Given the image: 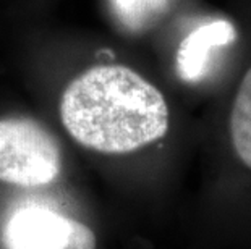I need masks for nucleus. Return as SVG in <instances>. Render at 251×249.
Here are the masks:
<instances>
[{"label": "nucleus", "instance_id": "1", "mask_svg": "<svg viewBox=\"0 0 251 249\" xmlns=\"http://www.w3.org/2000/svg\"><path fill=\"white\" fill-rule=\"evenodd\" d=\"M169 118L162 92L124 65L89 68L60 97L67 133L83 147L102 154H128L152 144L167 135Z\"/></svg>", "mask_w": 251, "mask_h": 249}, {"label": "nucleus", "instance_id": "2", "mask_svg": "<svg viewBox=\"0 0 251 249\" xmlns=\"http://www.w3.org/2000/svg\"><path fill=\"white\" fill-rule=\"evenodd\" d=\"M60 170V146L39 121L26 116L0 120V181L23 188L44 186Z\"/></svg>", "mask_w": 251, "mask_h": 249}, {"label": "nucleus", "instance_id": "3", "mask_svg": "<svg viewBox=\"0 0 251 249\" xmlns=\"http://www.w3.org/2000/svg\"><path fill=\"white\" fill-rule=\"evenodd\" d=\"M5 249H96L94 231L41 204L21 205L3 228Z\"/></svg>", "mask_w": 251, "mask_h": 249}, {"label": "nucleus", "instance_id": "4", "mask_svg": "<svg viewBox=\"0 0 251 249\" xmlns=\"http://www.w3.org/2000/svg\"><path fill=\"white\" fill-rule=\"evenodd\" d=\"M237 39V29L224 20L211 21L195 28L180 42L177 50V71L186 83L204 78L211 55L216 49L226 47Z\"/></svg>", "mask_w": 251, "mask_h": 249}, {"label": "nucleus", "instance_id": "5", "mask_svg": "<svg viewBox=\"0 0 251 249\" xmlns=\"http://www.w3.org/2000/svg\"><path fill=\"white\" fill-rule=\"evenodd\" d=\"M232 146L245 167L251 170V68L243 76L230 112Z\"/></svg>", "mask_w": 251, "mask_h": 249}, {"label": "nucleus", "instance_id": "6", "mask_svg": "<svg viewBox=\"0 0 251 249\" xmlns=\"http://www.w3.org/2000/svg\"><path fill=\"white\" fill-rule=\"evenodd\" d=\"M169 5L170 0H112L117 20L133 33H141L156 24Z\"/></svg>", "mask_w": 251, "mask_h": 249}]
</instances>
